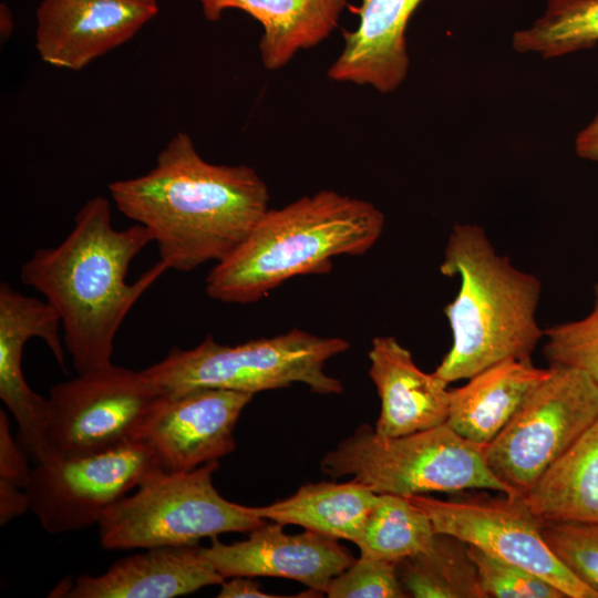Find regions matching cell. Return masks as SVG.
Returning a JSON list of instances; mask_svg holds the SVG:
<instances>
[{"label": "cell", "instance_id": "obj_2", "mask_svg": "<svg viewBox=\"0 0 598 598\" xmlns=\"http://www.w3.org/2000/svg\"><path fill=\"white\" fill-rule=\"evenodd\" d=\"M151 243L135 224L116 229L110 202L86 200L69 235L54 247L39 248L21 265L20 280L40 292L61 320L63 342L78 373L112 363L114 338L128 311L166 271L158 261L133 283L132 260Z\"/></svg>", "mask_w": 598, "mask_h": 598}, {"label": "cell", "instance_id": "obj_3", "mask_svg": "<svg viewBox=\"0 0 598 598\" xmlns=\"http://www.w3.org/2000/svg\"><path fill=\"white\" fill-rule=\"evenodd\" d=\"M384 216L370 202L320 190L269 209L206 277V293L246 305L302 275L328 274L332 258L360 256L379 240Z\"/></svg>", "mask_w": 598, "mask_h": 598}, {"label": "cell", "instance_id": "obj_31", "mask_svg": "<svg viewBox=\"0 0 598 598\" xmlns=\"http://www.w3.org/2000/svg\"><path fill=\"white\" fill-rule=\"evenodd\" d=\"M218 598H274L281 597L277 595L266 594L260 589L259 582L251 579V577L236 576L229 581H223L220 584V590L217 595Z\"/></svg>", "mask_w": 598, "mask_h": 598}, {"label": "cell", "instance_id": "obj_4", "mask_svg": "<svg viewBox=\"0 0 598 598\" xmlns=\"http://www.w3.org/2000/svg\"><path fill=\"white\" fill-rule=\"evenodd\" d=\"M443 276H458L456 297L445 306L453 342L434 373L464 380L506 359H528L544 337L536 320L542 283L496 252L485 230L456 225L447 239Z\"/></svg>", "mask_w": 598, "mask_h": 598}, {"label": "cell", "instance_id": "obj_32", "mask_svg": "<svg viewBox=\"0 0 598 598\" xmlns=\"http://www.w3.org/2000/svg\"><path fill=\"white\" fill-rule=\"evenodd\" d=\"M578 156L598 162V113L592 121L581 130L575 140Z\"/></svg>", "mask_w": 598, "mask_h": 598}, {"label": "cell", "instance_id": "obj_18", "mask_svg": "<svg viewBox=\"0 0 598 598\" xmlns=\"http://www.w3.org/2000/svg\"><path fill=\"white\" fill-rule=\"evenodd\" d=\"M549 368L528 359H506L450 390L446 424L463 437L486 446L507 425Z\"/></svg>", "mask_w": 598, "mask_h": 598}, {"label": "cell", "instance_id": "obj_10", "mask_svg": "<svg viewBox=\"0 0 598 598\" xmlns=\"http://www.w3.org/2000/svg\"><path fill=\"white\" fill-rule=\"evenodd\" d=\"M408 497L429 515L437 534L456 537L497 559L527 569L567 598H598L554 554L543 535L544 522L522 496Z\"/></svg>", "mask_w": 598, "mask_h": 598}, {"label": "cell", "instance_id": "obj_20", "mask_svg": "<svg viewBox=\"0 0 598 598\" xmlns=\"http://www.w3.org/2000/svg\"><path fill=\"white\" fill-rule=\"evenodd\" d=\"M523 498L543 522H598V417Z\"/></svg>", "mask_w": 598, "mask_h": 598}, {"label": "cell", "instance_id": "obj_6", "mask_svg": "<svg viewBox=\"0 0 598 598\" xmlns=\"http://www.w3.org/2000/svg\"><path fill=\"white\" fill-rule=\"evenodd\" d=\"M321 471L333 478L350 475L377 494L408 497L491 489L520 496L492 472L484 445L446 423L395 437L381 436L363 424L324 455Z\"/></svg>", "mask_w": 598, "mask_h": 598}, {"label": "cell", "instance_id": "obj_14", "mask_svg": "<svg viewBox=\"0 0 598 598\" xmlns=\"http://www.w3.org/2000/svg\"><path fill=\"white\" fill-rule=\"evenodd\" d=\"M157 12L156 0H42L35 48L45 63L78 71L131 40Z\"/></svg>", "mask_w": 598, "mask_h": 598}, {"label": "cell", "instance_id": "obj_11", "mask_svg": "<svg viewBox=\"0 0 598 598\" xmlns=\"http://www.w3.org/2000/svg\"><path fill=\"white\" fill-rule=\"evenodd\" d=\"M156 471L162 470L138 441L85 456H52L31 471L29 509L49 533L79 530L99 524L110 507Z\"/></svg>", "mask_w": 598, "mask_h": 598}, {"label": "cell", "instance_id": "obj_27", "mask_svg": "<svg viewBox=\"0 0 598 598\" xmlns=\"http://www.w3.org/2000/svg\"><path fill=\"white\" fill-rule=\"evenodd\" d=\"M487 597L494 598H567L557 587L527 569L497 559L467 545Z\"/></svg>", "mask_w": 598, "mask_h": 598}, {"label": "cell", "instance_id": "obj_25", "mask_svg": "<svg viewBox=\"0 0 598 598\" xmlns=\"http://www.w3.org/2000/svg\"><path fill=\"white\" fill-rule=\"evenodd\" d=\"M544 337L543 351L549 365L578 369L598 383V282L591 312L582 319L545 329Z\"/></svg>", "mask_w": 598, "mask_h": 598}, {"label": "cell", "instance_id": "obj_26", "mask_svg": "<svg viewBox=\"0 0 598 598\" xmlns=\"http://www.w3.org/2000/svg\"><path fill=\"white\" fill-rule=\"evenodd\" d=\"M543 535L560 561L598 594V522H544Z\"/></svg>", "mask_w": 598, "mask_h": 598}, {"label": "cell", "instance_id": "obj_12", "mask_svg": "<svg viewBox=\"0 0 598 598\" xmlns=\"http://www.w3.org/2000/svg\"><path fill=\"white\" fill-rule=\"evenodd\" d=\"M252 396L225 389L162 395L136 441L143 443L158 467L168 473L190 471L218 461L235 450L234 430Z\"/></svg>", "mask_w": 598, "mask_h": 598}, {"label": "cell", "instance_id": "obj_7", "mask_svg": "<svg viewBox=\"0 0 598 598\" xmlns=\"http://www.w3.org/2000/svg\"><path fill=\"white\" fill-rule=\"evenodd\" d=\"M218 461L190 471H156L124 496L99 523L106 549L193 545L203 537L249 533L266 519L223 497L213 484Z\"/></svg>", "mask_w": 598, "mask_h": 598}, {"label": "cell", "instance_id": "obj_8", "mask_svg": "<svg viewBox=\"0 0 598 598\" xmlns=\"http://www.w3.org/2000/svg\"><path fill=\"white\" fill-rule=\"evenodd\" d=\"M598 417V383L587 373L549 365L507 425L485 446L492 472L522 497Z\"/></svg>", "mask_w": 598, "mask_h": 598}, {"label": "cell", "instance_id": "obj_19", "mask_svg": "<svg viewBox=\"0 0 598 598\" xmlns=\"http://www.w3.org/2000/svg\"><path fill=\"white\" fill-rule=\"evenodd\" d=\"M208 21L227 9L241 10L262 25L259 42L266 69L277 70L302 49H310L337 28L347 0H199Z\"/></svg>", "mask_w": 598, "mask_h": 598}, {"label": "cell", "instance_id": "obj_5", "mask_svg": "<svg viewBox=\"0 0 598 598\" xmlns=\"http://www.w3.org/2000/svg\"><path fill=\"white\" fill-rule=\"evenodd\" d=\"M350 347L340 337H320L292 329L237 346L220 344L208 334L196 347H173L142 372L166 396L197 389H225L255 394L303 383L319 394L343 391L340 380L324 372L326 362Z\"/></svg>", "mask_w": 598, "mask_h": 598}, {"label": "cell", "instance_id": "obj_17", "mask_svg": "<svg viewBox=\"0 0 598 598\" xmlns=\"http://www.w3.org/2000/svg\"><path fill=\"white\" fill-rule=\"evenodd\" d=\"M422 0H361L349 7L359 17L353 31L344 30V48L328 70L338 82L371 85L381 93L394 91L409 69L405 31Z\"/></svg>", "mask_w": 598, "mask_h": 598}, {"label": "cell", "instance_id": "obj_1", "mask_svg": "<svg viewBox=\"0 0 598 598\" xmlns=\"http://www.w3.org/2000/svg\"><path fill=\"white\" fill-rule=\"evenodd\" d=\"M109 190L116 208L150 231L159 261L181 272L225 259L269 203L254 168L206 162L185 133L167 143L153 169L113 182Z\"/></svg>", "mask_w": 598, "mask_h": 598}, {"label": "cell", "instance_id": "obj_30", "mask_svg": "<svg viewBox=\"0 0 598 598\" xmlns=\"http://www.w3.org/2000/svg\"><path fill=\"white\" fill-rule=\"evenodd\" d=\"M22 488L0 484V523L7 524L29 509V499Z\"/></svg>", "mask_w": 598, "mask_h": 598}, {"label": "cell", "instance_id": "obj_24", "mask_svg": "<svg viewBox=\"0 0 598 598\" xmlns=\"http://www.w3.org/2000/svg\"><path fill=\"white\" fill-rule=\"evenodd\" d=\"M598 42V0H548L539 19L513 35L517 52L544 58L589 49Z\"/></svg>", "mask_w": 598, "mask_h": 598}, {"label": "cell", "instance_id": "obj_15", "mask_svg": "<svg viewBox=\"0 0 598 598\" xmlns=\"http://www.w3.org/2000/svg\"><path fill=\"white\" fill-rule=\"evenodd\" d=\"M225 579L198 544L159 546L118 559L101 575H81L63 597L174 598Z\"/></svg>", "mask_w": 598, "mask_h": 598}, {"label": "cell", "instance_id": "obj_28", "mask_svg": "<svg viewBox=\"0 0 598 598\" xmlns=\"http://www.w3.org/2000/svg\"><path fill=\"white\" fill-rule=\"evenodd\" d=\"M398 564L360 556L327 586L329 598L408 597L396 571Z\"/></svg>", "mask_w": 598, "mask_h": 598}, {"label": "cell", "instance_id": "obj_16", "mask_svg": "<svg viewBox=\"0 0 598 598\" xmlns=\"http://www.w3.org/2000/svg\"><path fill=\"white\" fill-rule=\"evenodd\" d=\"M368 357V373L381 400L377 434L395 437L446 423L448 383L422 371L394 337H375Z\"/></svg>", "mask_w": 598, "mask_h": 598}, {"label": "cell", "instance_id": "obj_22", "mask_svg": "<svg viewBox=\"0 0 598 598\" xmlns=\"http://www.w3.org/2000/svg\"><path fill=\"white\" fill-rule=\"evenodd\" d=\"M398 577L416 598H487L463 540L437 534L424 553L400 561Z\"/></svg>", "mask_w": 598, "mask_h": 598}, {"label": "cell", "instance_id": "obj_21", "mask_svg": "<svg viewBox=\"0 0 598 598\" xmlns=\"http://www.w3.org/2000/svg\"><path fill=\"white\" fill-rule=\"evenodd\" d=\"M377 498V493L355 478L344 483L323 481L303 485L270 505L247 509L266 520L301 526L355 544Z\"/></svg>", "mask_w": 598, "mask_h": 598}, {"label": "cell", "instance_id": "obj_23", "mask_svg": "<svg viewBox=\"0 0 598 598\" xmlns=\"http://www.w3.org/2000/svg\"><path fill=\"white\" fill-rule=\"evenodd\" d=\"M436 535L429 515L409 497L378 494L355 545L360 556L399 564L426 551Z\"/></svg>", "mask_w": 598, "mask_h": 598}, {"label": "cell", "instance_id": "obj_29", "mask_svg": "<svg viewBox=\"0 0 598 598\" xmlns=\"http://www.w3.org/2000/svg\"><path fill=\"white\" fill-rule=\"evenodd\" d=\"M9 420L3 410L0 411V484L22 488L29 483L31 468L28 454L14 441L9 426Z\"/></svg>", "mask_w": 598, "mask_h": 598}, {"label": "cell", "instance_id": "obj_13", "mask_svg": "<svg viewBox=\"0 0 598 598\" xmlns=\"http://www.w3.org/2000/svg\"><path fill=\"white\" fill-rule=\"evenodd\" d=\"M200 551L224 578L282 577L318 594H324L331 579L354 561L336 538L308 529L286 534L283 525L272 520L251 529L245 540L224 544L213 537Z\"/></svg>", "mask_w": 598, "mask_h": 598}, {"label": "cell", "instance_id": "obj_9", "mask_svg": "<svg viewBox=\"0 0 598 598\" xmlns=\"http://www.w3.org/2000/svg\"><path fill=\"white\" fill-rule=\"evenodd\" d=\"M162 395L142 371L113 363L53 385L47 399L50 457L97 454L135 442Z\"/></svg>", "mask_w": 598, "mask_h": 598}]
</instances>
